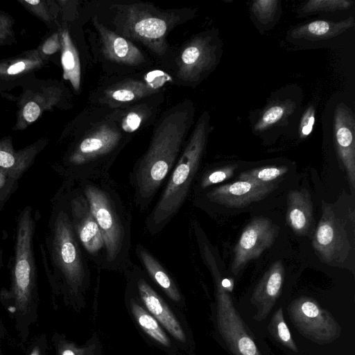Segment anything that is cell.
<instances>
[{"mask_svg":"<svg viewBox=\"0 0 355 355\" xmlns=\"http://www.w3.org/2000/svg\"><path fill=\"white\" fill-rule=\"evenodd\" d=\"M315 111L313 106H309L304 112L299 128L300 138L307 137L313 131L315 123Z\"/></svg>","mask_w":355,"mask_h":355,"instance_id":"cell-37","label":"cell"},{"mask_svg":"<svg viewBox=\"0 0 355 355\" xmlns=\"http://www.w3.org/2000/svg\"><path fill=\"white\" fill-rule=\"evenodd\" d=\"M268 330L278 343L293 352H297V348L284 320L282 308L280 307L274 313L268 325Z\"/></svg>","mask_w":355,"mask_h":355,"instance_id":"cell-29","label":"cell"},{"mask_svg":"<svg viewBox=\"0 0 355 355\" xmlns=\"http://www.w3.org/2000/svg\"><path fill=\"white\" fill-rule=\"evenodd\" d=\"M60 50H61L60 33L55 32L44 41L38 51L43 57L46 58V56Z\"/></svg>","mask_w":355,"mask_h":355,"instance_id":"cell-39","label":"cell"},{"mask_svg":"<svg viewBox=\"0 0 355 355\" xmlns=\"http://www.w3.org/2000/svg\"><path fill=\"white\" fill-rule=\"evenodd\" d=\"M19 2L30 12L42 19L46 24H51L53 16L47 1L40 0H20Z\"/></svg>","mask_w":355,"mask_h":355,"instance_id":"cell-35","label":"cell"},{"mask_svg":"<svg viewBox=\"0 0 355 355\" xmlns=\"http://www.w3.org/2000/svg\"><path fill=\"white\" fill-rule=\"evenodd\" d=\"M31 355H39V351L37 349H34L32 353L31 354Z\"/></svg>","mask_w":355,"mask_h":355,"instance_id":"cell-41","label":"cell"},{"mask_svg":"<svg viewBox=\"0 0 355 355\" xmlns=\"http://www.w3.org/2000/svg\"><path fill=\"white\" fill-rule=\"evenodd\" d=\"M37 49L26 51L17 55L0 60V83H8L24 78L46 62Z\"/></svg>","mask_w":355,"mask_h":355,"instance_id":"cell-24","label":"cell"},{"mask_svg":"<svg viewBox=\"0 0 355 355\" xmlns=\"http://www.w3.org/2000/svg\"><path fill=\"white\" fill-rule=\"evenodd\" d=\"M103 55L110 61L130 67L146 62L141 51L128 39L113 31L98 20H94Z\"/></svg>","mask_w":355,"mask_h":355,"instance_id":"cell-18","label":"cell"},{"mask_svg":"<svg viewBox=\"0 0 355 355\" xmlns=\"http://www.w3.org/2000/svg\"><path fill=\"white\" fill-rule=\"evenodd\" d=\"M288 311L299 332L315 343H329L340 336V327L334 318L311 297L295 299Z\"/></svg>","mask_w":355,"mask_h":355,"instance_id":"cell-12","label":"cell"},{"mask_svg":"<svg viewBox=\"0 0 355 355\" xmlns=\"http://www.w3.org/2000/svg\"><path fill=\"white\" fill-rule=\"evenodd\" d=\"M18 179L0 169V202H3L17 187Z\"/></svg>","mask_w":355,"mask_h":355,"instance_id":"cell-36","label":"cell"},{"mask_svg":"<svg viewBox=\"0 0 355 355\" xmlns=\"http://www.w3.org/2000/svg\"><path fill=\"white\" fill-rule=\"evenodd\" d=\"M205 262L211 270L216 286V318L218 330L234 355H261L248 333L232 298L221 285L213 257Z\"/></svg>","mask_w":355,"mask_h":355,"instance_id":"cell-9","label":"cell"},{"mask_svg":"<svg viewBox=\"0 0 355 355\" xmlns=\"http://www.w3.org/2000/svg\"><path fill=\"white\" fill-rule=\"evenodd\" d=\"M287 171L288 168L284 166H268L243 171L240 174L239 178V180L270 183L284 175Z\"/></svg>","mask_w":355,"mask_h":355,"instance_id":"cell-30","label":"cell"},{"mask_svg":"<svg viewBox=\"0 0 355 355\" xmlns=\"http://www.w3.org/2000/svg\"><path fill=\"white\" fill-rule=\"evenodd\" d=\"M123 273L128 280V288L144 309L150 313L173 338L179 343L187 342V335L178 318L163 298L150 285L144 270L133 263Z\"/></svg>","mask_w":355,"mask_h":355,"instance_id":"cell-10","label":"cell"},{"mask_svg":"<svg viewBox=\"0 0 355 355\" xmlns=\"http://www.w3.org/2000/svg\"><path fill=\"white\" fill-rule=\"evenodd\" d=\"M279 227L266 217L254 218L243 230L234 250L231 270L237 275L274 243Z\"/></svg>","mask_w":355,"mask_h":355,"instance_id":"cell-14","label":"cell"},{"mask_svg":"<svg viewBox=\"0 0 355 355\" xmlns=\"http://www.w3.org/2000/svg\"><path fill=\"white\" fill-rule=\"evenodd\" d=\"M59 192L64 200L72 226L88 259L98 269L104 270L103 239L84 194L76 182L65 180Z\"/></svg>","mask_w":355,"mask_h":355,"instance_id":"cell-7","label":"cell"},{"mask_svg":"<svg viewBox=\"0 0 355 355\" xmlns=\"http://www.w3.org/2000/svg\"><path fill=\"white\" fill-rule=\"evenodd\" d=\"M61 98V91L55 87H46L25 95L19 105L15 129L22 130L35 122L46 110L55 106Z\"/></svg>","mask_w":355,"mask_h":355,"instance_id":"cell-21","label":"cell"},{"mask_svg":"<svg viewBox=\"0 0 355 355\" xmlns=\"http://www.w3.org/2000/svg\"><path fill=\"white\" fill-rule=\"evenodd\" d=\"M35 220L31 207H26L17 218L15 259L12 270V293L21 311L30 302L35 281L33 236Z\"/></svg>","mask_w":355,"mask_h":355,"instance_id":"cell-8","label":"cell"},{"mask_svg":"<svg viewBox=\"0 0 355 355\" xmlns=\"http://www.w3.org/2000/svg\"><path fill=\"white\" fill-rule=\"evenodd\" d=\"M126 294L130 313L140 328L155 343L163 347L171 348L172 342L159 322L141 305L128 288Z\"/></svg>","mask_w":355,"mask_h":355,"instance_id":"cell-26","label":"cell"},{"mask_svg":"<svg viewBox=\"0 0 355 355\" xmlns=\"http://www.w3.org/2000/svg\"><path fill=\"white\" fill-rule=\"evenodd\" d=\"M52 208L46 241L51 266L64 290L73 297H80L90 284L89 260L59 191Z\"/></svg>","mask_w":355,"mask_h":355,"instance_id":"cell-4","label":"cell"},{"mask_svg":"<svg viewBox=\"0 0 355 355\" xmlns=\"http://www.w3.org/2000/svg\"><path fill=\"white\" fill-rule=\"evenodd\" d=\"M295 103L289 100L276 101L266 107L254 126L255 132H263L283 122L295 110Z\"/></svg>","mask_w":355,"mask_h":355,"instance_id":"cell-28","label":"cell"},{"mask_svg":"<svg viewBox=\"0 0 355 355\" xmlns=\"http://www.w3.org/2000/svg\"><path fill=\"white\" fill-rule=\"evenodd\" d=\"M147 116V110L144 107H137L125 112L122 117L121 128L124 132L133 133L138 130L144 122Z\"/></svg>","mask_w":355,"mask_h":355,"instance_id":"cell-34","label":"cell"},{"mask_svg":"<svg viewBox=\"0 0 355 355\" xmlns=\"http://www.w3.org/2000/svg\"><path fill=\"white\" fill-rule=\"evenodd\" d=\"M237 167V164H230L207 170L202 174L200 180L198 181V188L204 190L230 178L234 175Z\"/></svg>","mask_w":355,"mask_h":355,"instance_id":"cell-32","label":"cell"},{"mask_svg":"<svg viewBox=\"0 0 355 355\" xmlns=\"http://www.w3.org/2000/svg\"><path fill=\"white\" fill-rule=\"evenodd\" d=\"M313 203L309 191H290L287 196L286 223L294 232L305 235L313 225Z\"/></svg>","mask_w":355,"mask_h":355,"instance_id":"cell-23","label":"cell"},{"mask_svg":"<svg viewBox=\"0 0 355 355\" xmlns=\"http://www.w3.org/2000/svg\"><path fill=\"white\" fill-rule=\"evenodd\" d=\"M312 245L323 262L343 263L348 257L351 245L342 221L329 205L322 201V216L313 237Z\"/></svg>","mask_w":355,"mask_h":355,"instance_id":"cell-13","label":"cell"},{"mask_svg":"<svg viewBox=\"0 0 355 355\" xmlns=\"http://www.w3.org/2000/svg\"><path fill=\"white\" fill-rule=\"evenodd\" d=\"M284 279V268L282 261L275 262L264 273L255 287L250 302L257 312L254 319L264 320L280 295Z\"/></svg>","mask_w":355,"mask_h":355,"instance_id":"cell-19","label":"cell"},{"mask_svg":"<svg viewBox=\"0 0 355 355\" xmlns=\"http://www.w3.org/2000/svg\"><path fill=\"white\" fill-rule=\"evenodd\" d=\"M121 132L111 123H102L86 132L65 154L58 171L74 182L109 174L123 146Z\"/></svg>","mask_w":355,"mask_h":355,"instance_id":"cell-5","label":"cell"},{"mask_svg":"<svg viewBox=\"0 0 355 355\" xmlns=\"http://www.w3.org/2000/svg\"><path fill=\"white\" fill-rule=\"evenodd\" d=\"M216 34L204 33L190 40L177 59V76L188 83L200 82L216 66L220 44Z\"/></svg>","mask_w":355,"mask_h":355,"instance_id":"cell-11","label":"cell"},{"mask_svg":"<svg viewBox=\"0 0 355 355\" xmlns=\"http://www.w3.org/2000/svg\"><path fill=\"white\" fill-rule=\"evenodd\" d=\"M61 42V64L63 78L69 80L75 91L80 87V62L78 53L68 30L60 32Z\"/></svg>","mask_w":355,"mask_h":355,"instance_id":"cell-27","label":"cell"},{"mask_svg":"<svg viewBox=\"0 0 355 355\" xmlns=\"http://www.w3.org/2000/svg\"><path fill=\"white\" fill-rule=\"evenodd\" d=\"M135 254L146 275L174 302L181 304L183 297L175 280L157 258L141 243H137Z\"/></svg>","mask_w":355,"mask_h":355,"instance_id":"cell-22","label":"cell"},{"mask_svg":"<svg viewBox=\"0 0 355 355\" xmlns=\"http://www.w3.org/2000/svg\"><path fill=\"white\" fill-rule=\"evenodd\" d=\"M46 144L47 139L42 138L23 149L15 150L10 138L0 139V169L19 180Z\"/></svg>","mask_w":355,"mask_h":355,"instance_id":"cell-20","label":"cell"},{"mask_svg":"<svg viewBox=\"0 0 355 355\" xmlns=\"http://www.w3.org/2000/svg\"><path fill=\"white\" fill-rule=\"evenodd\" d=\"M76 182L102 234L105 250L104 270L123 272L132 263L130 209L109 174Z\"/></svg>","mask_w":355,"mask_h":355,"instance_id":"cell-2","label":"cell"},{"mask_svg":"<svg viewBox=\"0 0 355 355\" xmlns=\"http://www.w3.org/2000/svg\"><path fill=\"white\" fill-rule=\"evenodd\" d=\"M171 81L166 72L152 70L140 78L125 79L108 87L103 92L102 101L113 106L128 105L158 93Z\"/></svg>","mask_w":355,"mask_h":355,"instance_id":"cell-15","label":"cell"},{"mask_svg":"<svg viewBox=\"0 0 355 355\" xmlns=\"http://www.w3.org/2000/svg\"><path fill=\"white\" fill-rule=\"evenodd\" d=\"M14 21L7 13L0 11V45L6 44L14 36Z\"/></svg>","mask_w":355,"mask_h":355,"instance_id":"cell-38","label":"cell"},{"mask_svg":"<svg viewBox=\"0 0 355 355\" xmlns=\"http://www.w3.org/2000/svg\"><path fill=\"white\" fill-rule=\"evenodd\" d=\"M354 3L347 0H310L304 2L300 12L310 14L319 12H334L350 8Z\"/></svg>","mask_w":355,"mask_h":355,"instance_id":"cell-31","label":"cell"},{"mask_svg":"<svg viewBox=\"0 0 355 355\" xmlns=\"http://www.w3.org/2000/svg\"><path fill=\"white\" fill-rule=\"evenodd\" d=\"M279 1L277 0H258L252 2L251 10L256 18L262 23H268L274 18Z\"/></svg>","mask_w":355,"mask_h":355,"instance_id":"cell-33","label":"cell"},{"mask_svg":"<svg viewBox=\"0 0 355 355\" xmlns=\"http://www.w3.org/2000/svg\"><path fill=\"white\" fill-rule=\"evenodd\" d=\"M59 355H94L91 347H77L73 344L65 343L59 349Z\"/></svg>","mask_w":355,"mask_h":355,"instance_id":"cell-40","label":"cell"},{"mask_svg":"<svg viewBox=\"0 0 355 355\" xmlns=\"http://www.w3.org/2000/svg\"><path fill=\"white\" fill-rule=\"evenodd\" d=\"M194 107L185 101L168 110L155 127L146 151L130 173L133 201L140 211L151 205L174 168L193 122Z\"/></svg>","mask_w":355,"mask_h":355,"instance_id":"cell-1","label":"cell"},{"mask_svg":"<svg viewBox=\"0 0 355 355\" xmlns=\"http://www.w3.org/2000/svg\"><path fill=\"white\" fill-rule=\"evenodd\" d=\"M355 24L351 17L340 21L315 20L293 28L291 36L294 39L311 41L327 40L338 36Z\"/></svg>","mask_w":355,"mask_h":355,"instance_id":"cell-25","label":"cell"},{"mask_svg":"<svg viewBox=\"0 0 355 355\" xmlns=\"http://www.w3.org/2000/svg\"><path fill=\"white\" fill-rule=\"evenodd\" d=\"M275 188L272 182L239 180L216 187L206 193L205 197L210 202L240 208L265 198Z\"/></svg>","mask_w":355,"mask_h":355,"instance_id":"cell-16","label":"cell"},{"mask_svg":"<svg viewBox=\"0 0 355 355\" xmlns=\"http://www.w3.org/2000/svg\"><path fill=\"white\" fill-rule=\"evenodd\" d=\"M334 134L338 157L349 183L355 187V121L353 112L345 104L338 105L334 115Z\"/></svg>","mask_w":355,"mask_h":355,"instance_id":"cell-17","label":"cell"},{"mask_svg":"<svg viewBox=\"0 0 355 355\" xmlns=\"http://www.w3.org/2000/svg\"><path fill=\"white\" fill-rule=\"evenodd\" d=\"M209 114L205 111L198 119L174 168L167 178L158 200L146 218L151 234L162 232L180 210L187 199L205 152L210 130Z\"/></svg>","mask_w":355,"mask_h":355,"instance_id":"cell-3","label":"cell"},{"mask_svg":"<svg viewBox=\"0 0 355 355\" xmlns=\"http://www.w3.org/2000/svg\"><path fill=\"white\" fill-rule=\"evenodd\" d=\"M114 19L119 35L141 42L155 55L167 51L166 35L176 17L143 3L116 5Z\"/></svg>","mask_w":355,"mask_h":355,"instance_id":"cell-6","label":"cell"}]
</instances>
